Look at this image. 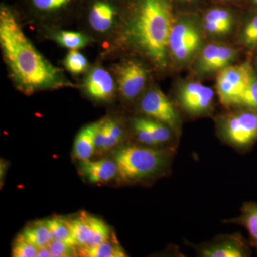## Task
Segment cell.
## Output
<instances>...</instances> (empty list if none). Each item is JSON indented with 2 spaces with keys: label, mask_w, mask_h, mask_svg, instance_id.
Masks as SVG:
<instances>
[{
  "label": "cell",
  "mask_w": 257,
  "mask_h": 257,
  "mask_svg": "<svg viewBox=\"0 0 257 257\" xmlns=\"http://www.w3.org/2000/svg\"><path fill=\"white\" fill-rule=\"evenodd\" d=\"M44 221L50 229L53 240H60L76 246L72 233L65 219L60 217H54Z\"/></svg>",
  "instance_id": "cell-22"
},
{
  "label": "cell",
  "mask_w": 257,
  "mask_h": 257,
  "mask_svg": "<svg viewBox=\"0 0 257 257\" xmlns=\"http://www.w3.org/2000/svg\"><path fill=\"white\" fill-rule=\"evenodd\" d=\"M176 151L142 145H125L114 154L117 177L123 183L135 184L167 175Z\"/></svg>",
  "instance_id": "cell-3"
},
{
  "label": "cell",
  "mask_w": 257,
  "mask_h": 257,
  "mask_svg": "<svg viewBox=\"0 0 257 257\" xmlns=\"http://www.w3.org/2000/svg\"><path fill=\"white\" fill-rule=\"evenodd\" d=\"M252 2L253 3H255V4L257 5V0H252Z\"/></svg>",
  "instance_id": "cell-32"
},
{
  "label": "cell",
  "mask_w": 257,
  "mask_h": 257,
  "mask_svg": "<svg viewBox=\"0 0 257 257\" xmlns=\"http://www.w3.org/2000/svg\"><path fill=\"white\" fill-rule=\"evenodd\" d=\"M126 34L130 41L154 62L165 67L175 25L170 0H130Z\"/></svg>",
  "instance_id": "cell-2"
},
{
  "label": "cell",
  "mask_w": 257,
  "mask_h": 257,
  "mask_svg": "<svg viewBox=\"0 0 257 257\" xmlns=\"http://www.w3.org/2000/svg\"><path fill=\"white\" fill-rule=\"evenodd\" d=\"M64 65L69 72L80 74L86 70L88 62L86 57L77 50H71L64 60Z\"/></svg>",
  "instance_id": "cell-24"
},
{
  "label": "cell",
  "mask_w": 257,
  "mask_h": 257,
  "mask_svg": "<svg viewBox=\"0 0 257 257\" xmlns=\"http://www.w3.org/2000/svg\"><path fill=\"white\" fill-rule=\"evenodd\" d=\"M116 0H87L88 20L97 32H104L111 28L119 11Z\"/></svg>",
  "instance_id": "cell-11"
},
{
  "label": "cell",
  "mask_w": 257,
  "mask_h": 257,
  "mask_svg": "<svg viewBox=\"0 0 257 257\" xmlns=\"http://www.w3.org/2000/svg\"><path fill=\"white\" fill-rule=\"evenodd\" d=\"M234 106L257 110V79H253L244 92L235 101Z\"/></svg>",
  "instance_id": "cell-25"
},
{
  "label": "cell",
  "mask_w": 257,
  "mask_h": 257,
  "mask_svg": "<svg viewBox=\"0 0 257 257\" xmlns=\"http://www.w3.org/2000/svg\"><path fill=\"white\" fill-rule=\"evenodd\" d=\"M38 248L34 245L22 239L17 238L12 251V256L14 257H36Z\"/></svg>",
  "instance_id": "cell-27"
},
{
  "label": "cell",
  "mask_w": 257,
  "mask_h": 257,
  "mask_svg": "<svg viewBox=\"0 0 257 257\" xmlns=\"http://www.w3.org/2000/svg\"><path fill=\"white\" fill-rule=\"evenodd\" d=\"M204 21L221 24L229 30H231L232 25L231 15L227 10L222 9H214L208 12L204 18Z\"/></svg>",
  "instance_id": "cell-28"
},
{
  "label": "cell",
  "mask_w": 257,
  "mask_h": 257,
  "mask_svg": "<svg viewBox=\"0 0 257 257\" xmlns=\"http://www.w3.org/2000/svg\"><path fill=\"white\" fill-rule=\"evenodd\" d=\"M236 55L234 49L224 45L210 44L204 47L199 60L203 72H210L227 67Z\"/></svg>",
  "instance_id": "cell-12"
},
{
  "label": "cell",
  "mask_w": 257,
  "mask_h": 257,
  "mask_svg": "<svg viewBox=\"0 0 257 257\" xmlns=\"http://www.w3.org/2000/svg\"><path fill=\"white\" fill-rule=\"evenodd\" d=\"M81 0H25L30 10L44 15L62 13L70 10Z\"/></svg>",
  "instance_id": "cell-18"
},
{
  "label": "cell",
  "mask_w": 257,
  "mask_h": 257,
  "mask_svg": "<svg viewBox=\"0 0 257 257\" xmlns=\"http://www.w3.org/2000/svg\"><path fill=\"white\" fill-rule=\"evenodd\" d=\"M117 73L121 96L126 100L138 96L147 81L146 69L143 66L135 61H127L119 66Z\"/></svg>",
  "instance_id": "cell-10"
},
{
  "label": "cell",
  "mask_w": 257,
  "mask_h": 257,
  "mask_svg": "<svg viewBox=\"0 0 257 257\" xmlns=\"http://www.w3.org/2000/svg\"><path fill=\"white\" fill-rule=\"evenodd\" d=\"M56 40L62 46L70 50H78L85 47L88 43V39L85 35L72 31L59 32L56 36Z\"/></svg>",
  "instance_id": "cell-23"
},
{
  "label": "cell",
  "mask_w": 257,
  "mask_h": 257,
  "mask_svg": "<svg viewBox=\"0 0 257 257\" xmlns=\"http://www.w3.org/2000/svg\"><path fill=\"white\" fill-rule=\"evenodd\" d=\"M219 135L236 151L248 150L257 140V110L246 109L225 115L219 121Z\"/></svg>",
  "instance_id": "cell-4"
},
{
  "label": "cell",
  "mask_w": 257,
  "mask_h": 257,
  "mask_svg": "<svg viewBox=\"0 0 257 257\" xmlns=\"http://www.w3.org/2000/svg\"><path fill=\"white\" fill-rule=\"evenodd\" d=\"M89 219L92 226V238L87 246L83 248L92 247L110 239V228L104 221L91 214H89Z\"/></svg>",
  "instance_id": "cell-21"
},
{
  "label": "cell",
  "mask_w": 257,
  "mask_h": 257,
  "mask_svg": "<svg viewBox=\"0 0 257 257\" xmlns=\"http://www.w3.org/2000/svg\"><path fill=\"white\" fill-rule=\"evenodd\" d=\"M243 38L248 46L257 45V16L253 17L246 25L243 30Z\"/></svg>",
  "instance_id": "cell-29"
},
{
  "label": "cell",
  "mask_w": 257,
  "mask_h": 257,
  "mask_svg": "<svg viewBox=\"0 0 257 257\" xmlns=\"http://www.w3.org/2000/svg\"><path fill=\"white\" fill-rule=\"evenodd\" d=\"M250 243L239 233L220 234L207 242L192 244L198 256L246 257L251 256Z\"/></svg>",
  "instance_id": "cell-6"
},
{
  "label": "cell",
  "mask_w": 257,
  "mask_h": 257,
  "mask_svg": "<svg viewBox=\"0 0 257 257\" xmlns=\"http://www.w3.org/2000/svg\"><path fill=\"white\" fill-rule=\"evenodd\" d=\"M221 1H225V0H221Z\"/></svg>",
  "instance_id": "cell-34"
},
{
  "label": "cell",
  "mask_w": 257,
  "mask_h": 257,
  "mask_svg": "<svg viewBox=\"0 0 257 257\" xmlns=\"http://www.w3.org/2000/svg\"><path fill=\"white\" fill-rule=\"evenodd\" d=\"M214 92L210 87L200 83L185 84L179 91L178 99L181 107L187 114L201 116L210 112Z\"/></svg>",
  "instance_id": "cell-9"
},
{
  "label": "cell",
  "mask_w": 257,
  "mask_h": 257,
  "mask_svg": "<svg viewBox=\"0 0 257 257\" xmlns=\"http://www.w3.org/2000/svg\"><path fill=\"white\" fill-rule=\"evenodd\" d=\"M99 122L87 125L77 135L74 143L73 155L79 161L89 160L95 152V135Z\"/></svg>",
  "instance_id": "cell-15"
},
{
  "label": "cell",
  "mask_w": 257,
  "mask_h": 257,
  "mask_svg": "<svg viewBox=\"0 0 257 257\" xmlns=\"http://www.w3.org/2000/svg\"><path fill=\"white\" fill-rule=\"evenodd\" d=\"M18 236L34 245L38 249L49 246L53 241L50 229L45 221H40L28 226Z\"/></svg>",
  "instance_id": "cell-19"
},
{
  "label": "cell",
  "mask_w": 257,
  "mask_h": 257,
  "mask_svg": "<svg viewBox=\"0 0 257 257\" xmlns=\"http://www.w3.org/2000/svg\"><path fill=\"white\" fill-rule=\"evenodd\" d=\"M0 45L10 75L22 92L32 94L70 85L60 69L32 45L15 10L3 3L0 7Z\"/></svg>",
  "instance_id": "cell-1"
},
{
  "label": "cell",
  "mask_w": 257,
  "mask_h": 257,
  "mask_svg": "<svg viewBox=\"0 0 257 257\" xmlns=\"http://www.w3.org/2000/svg\"><path fill=\"white\" fill-rule=\"evenodd\" d=\"M80 173L92 183L109 182L117 177L118 168L115 161L109 160L80 161Z\"/></svg>",
  "instance_id": "cell-13"
},
{
  "label": "cell",
  "mask_w": 257,
  "mask_h": 257,
  "mask_svg": "<svg viewBox=\"0 0 257 257\" xmlns=\"http://www.w3.org/2000/svg\"><path fill=\"white\" fill-rule=\"evenodd\" d=\"M64 219L69 226L76 246L78 248L87 246L92 238V226L89 214L82 212L76 217Z\"/></svg>",
  "instance_id": "cell-17"
},
{
  "label": "cell",
  "mask_w": 257,
  "mask_h": 257,
  "mask_svg": "<svg viewBox=\"0 0 257 257\" xmlns=\"http://www.w3.org/2000/svg\"><path fill=\"white\" fill-rule=\"evenodd\" d=\"M252 69L248 64L227 66L218 74L216 90L223 105L234 106L235 101L253 80Z\"/></svg>",
  "instance_id": "cell-5"
},
{
  "label": "cell",
  "mask_w": 257,
  "mask_h": 257,
  "mask_svg": "<svg viewBox=\"0 0 257 257\" xmlns=\"http://www.w3.org/2000/svg\"><path fill=\"white\" fill-rule=\"evenodd\" d=\"M204 28L208 32L213 34H225L229 31V29L214 22L204 21Z\"/></svg>",
  "instance_id": "cell-30"
},
{
  "label": "cell",
  "mask_w": 257,
  "mask_h": 257,
  "mask_svg": "<svg viewBox=\"0 0 257 257\" xmlns=\"http://www.w3.org/2000/svg\"><path fill=\"white\" fill-rule=\"evenodd\" d=\"M51 256L52 257H72L79 256L78 249L77 246L60 241L53 240L49 245Z\"/></svg>",
  "instance_id": "cell-26"
},
{
  "label": "cell",
  "mask_w": 257,
  "mask_h": 257,
  "mask_svg": "<svg viewBox=\"0 0 257 257\" xmlns=\"http://www.w3.org/2000/svg\"><path fill=\"white\" fill-rule=\"evenodd\" d=\"M201 37L199 30L189 22L175 24L170 37L169 47L176 60H188L199 48Z\"/></svg>",
  "instance_id": "cell-8"
},
{
  "label": "cell",
  "mask_w": 257,
  "mask_h": 257,
  "mask_svg": "<svg viewBox=\"0 0 257 257\" xmlns=\"http://www.w3.org/2000/svg\"><path fill=\"white\" fill-rule=\"evenodd\" d=\"M79 256L84 257H126L128 255L116 240L110 239L89 248H79Z\"/></svg>",
  "instance_id": "cell-20"
},
{
  "label": "cell",
  "mask_w": 257,
  "mask_h": 257,
  "mask_svg": "<svg viewBox=\"0 0 257 257\" xmlns=\"http://www.w3.org/2000/svg\"><path fill=\"white\" fill-rule=\"evenodd\" d=\"M86 92L97 100L106 101L114 94V83L112 77L105 69L98 67L93 69L84 84Z\"/></svg>",
  "instance_id": "cell-14"
},
{
  "label": "cell",
  "mask_w": 257,
  "mask_h": 257,
  "mask_svg": "<svg viewBox=\"0 0 257 257\" xmlns=\"http://www.w3.org/2000/svg\"><path fill=\"white\" fill-rule=\"evenodd\" d=\"M183 1L192 2L193 0H183Z\"/></svg>",
  "instance_id": "cell-33"
},
{
  "label": "cell",
  "mask_w": 257,
  "mask_h": 257,
  "mask_svg": "<svg viewBox=\"0 0 257 257\" xmlns=\"http://www.w3.org/2000/svg\"><path fill=\"white\" fill-rule=\"evenodd\" d=\"M225 224H234L243 226L249 236L250 246L257 251V203L246 202L241 208L238 217L223 221Z\"/></svg>",
  "instance_id": "cell-16"
},
{
  "label": "cell",
  "mask_w": 257,
  "mask_h": 257,
  "mask_svg": "<svg viewBox=\"0 0 257 257\" xmlns=\"http://www.w3.org/2000/svg\"><path fill=\"white\" fill-rule=\"evenodd\" d=\"M51 252L49 246H45V247L39 248L37 251V257H50Z\"/></svg>",
  "instance_id": "cell-31"
},
{
  "label": "cell",
  "mask_w": 257,
  "mask_h": 257,
  "mask_svg": "<svg viewBox=\"0 0 257 257\" xmlns=\"http://www.w3.org/2000/svg\"><path fill=\"white\" fill-rule=\"evenodd\" d=\"M140 108L144 114L170 126L177 135L180 130V118L172 101L160 89H152L142 98Z\"/></svg>",
  "instance_id": "cell-7"
}]
</instances>
